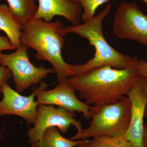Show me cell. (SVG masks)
<instances>
[{
	"label": "cell",
	"instance_id": "18",
	"mask_svg": "<svg viewBox=\"0 0 147 147\" xmlns=\"http://www.w3.org/2000/svg\"><path fill=\"white\" fill-rule=\"evenodd\" d=\"M10 69L3 65H0V97L2 92L1 87L4 84L7 83L12 77Z\"/></svg>",
	"mask_w": 147,
	"mask_h": 147
},
{
	"label": "cell",
	"instance_id": "9",
	"mask_svg": "<svg viewBox=\"0 0 147 147\" xmlns=\"http://www.w3.org/2000/svg\"><path fill=\"white\" fill-rule=\"evenodd\" d=\"M1 88L3 97L0 100V116H18L26 121L28 126L34 125L39 104L35 100L34 92L24 96L11 88L7 82L3 84Z\"/></svg>",
	"mask_w": 147,
	"mask_h": 147
},
{
	"label": "cell",
	"instance_id": "14",
	"mask_svg": "<svg viewBox=\"0 0 147 147\" xmlns=\"http://www.w3.org/2000/svg\"><path fill=\"white\" fill-rule=\"evenodd\" d=\"M11 13L21 25L34 18L38 9L36 0H6Z\"/></svg>",
	"mask_w": 147,
	"mask_h": 147
},
{
	"label": "cell",
	"instance_id": "17",
	"mask_svg": "<svg viewBox=\"0 0 147 147\" xmlns=\"http://www.w3.org/2000/svg\"><path fill=\"white\" fill-rule=\"evenodd\" d=\"M133 68L139 76L147 81V61L143 59L138 60L136 57Z\"/></svg>",
	"mask_w": 147,
	"mask_h": 147
},
{
	"label": "cell",
	"instance_id": "3",
	"mask_svg": "<svg viewBox=\"0 0 147 147\" xmlns=\"http://www.w3.org/2000/svg\"><path fill=\"white\" fill-rule=\"evenodd\" d=\"M63 27L60 21L47 22L33 18L22 26L21 37V44L36 51L34 56L37 59L47 61L53 65L59 83L74 76L71 64L66 63L62 56L64 45V36L61 31Z\"/></svg>",
	"mask_w": 147,
	"mask_h": 147
},
{
	"label": "cell",
	"instance_id": "4",
	"mask_svg": "<svg viewBox=\"0 0 147 147\" xmlns=\"http://www.w3.org/2000/svg\"><path fill=\"white\" fill-rule=\"evenodd\" d=\"M131 103L127 96L117 102L92 107L89 126L77 132L70 139L87 140L98 136L124 137L129 127Z\"/></svg>",
	"mask_w": 147,
	"mask_h": 147
},
{
	"label": "cell",
	"instance_id": "22",
	"mask_svg": "<svg viewBox=\"0 0 147 147\" xmlns=\"http://www.w3.org/2000/svg\"><path fill=\"white\" fill-rule=\"evenodd\" d=\"M88 142L89 140H84V142L77 145L76 147H89Z\"/></svg>",
	"mask_w": 147,
	"mask_h": 147
},
{
	"label": "cell",
	"instance_id": "10",
	"mask_svg": "<svg viewBox=\"0 0 147 147\" xmlns=\"http://www.w3.org/2000/svg\"><path fill=\"white\" fill-rule=\"evenodd\" d=\"M142 80L134 85L126 94L131 103V118L129 127L124 137L135 147H145L143 137L147 94L141 84Z\"/></svg>",
	"mask_w": 147,
	"mask_h": 147
},
{
	"label": "cell",
	"instance_id": "8",
	"mask_svg": "<svg viewBox=\"0 0 147 147\" xmlns=\"http://www.w3.org/2000/svg\"><path fill=\"white\" fill-rule=\"evenodd\" d=\"M47 85L41 83L39 88H35L34 92L39 104L56 105L70 112L82 113L84 118L91 119L92 107L78 99L75 90L67 82L59 83L51 90H46Z\"/></svg>",
	"mask_w": 147,
	"mask_h": 147
},
{
	"label": "cell",
	"instance_id": "12",
	"mask_svg": "<svg viewBox=\"0 0 147 147\" xmlns=\"http://www.w3.org/2000/svg\"><path fill=\"white\" fill-rule=\"evenodd\" d=\"M22 28V25L13 16L8 6L0 4V30L5 33L16 50L21 45Z\"/></svg>",
	"mask_w": 147,
	"mask_h": 147
},
{
	"label": "cell",
	"instance_id": "16",
	"mask_svg": "<svg viewBox=\"0 0 147 147\" xmlns=\"http://www.w3.org/2000/svg\"><path fill=\"white\" fill-rule=\"evenodd\" d=\"M109 1V0H80L79 4L83 9L81 16L83 23L92 19L98 7Z\"/></svg>",
	"mask_w": 147,
	"mask_h": 147
},
{
	"label": "cell",
	"instance_id": "6",
	"mask_svg": "<svg viewBox=\"0 0 147 147\" xmlns=\"http://www.w3.org/2000/svg\"><path fill=\"white\" fill-rule=\"evenodd\" d=\"M113 32L119 38L135 40L147 47V16L135 1L120 4L113 18Z\"/></svg>",
	"mask_w": 147,
	"mask_h": 147
},
{
	"label": "cell",
	"instance_id": "19",
	"mask_svg": "<svg viewBox=\"0 0 147 147\" xmlns=\"http://www.w3.org/2000/svg\"><path fill=\"white\" fill-rule=\"evenodd\" d=\"M7 36L0 35V55L4 50H15Z\"/></svg>",
	"mask_w": 147,
	"mask_h": 147
},
{
	"label": "cell",
	"instance_id": "13",
	"mask_svg": "<svg viewBox=\"0 0 147 147\" xmlns=\"http://www.w3.org/2000/svg\"><path fill=\"white\" fill-rule=\"evenodd\" d=\"M84 140H73L67 139L61 135L56 127L45 129L39 141L32 143L31 147H76Z\"/></svg>",
	"mask_w": 147,
	"mask_h": 147
},
{
	"label": "cell",
	"instance_id": "11",
	"mask_svg": "<svg viewBox=\"0 0 147 147\" xmlns=\"http://www.w3.org/2000/svg\"><path fill=\"white\" fill-rule=\"evenodd\" d=\"M37 11L34 18L51 22L55 16L64 17L72 26L80 24L82 8L80 4L68 0H38Z\"/></svg>",
	"mask_w": 147,
	"mask_h": 147
},
{
	"label": "cell",
	"instance_id": "21",
	"mask_svg": "<svg viewBox=\"0 0 147 147\" xmlns=\"http://www.w3.org/2000/svg\"><path fill=\"white\" fill-rule=\"evenodd\" d=\"M143 144L145 147H147V124L144 125V134L143 137Z\"/></svg>",
	"mask_w": 147,
	"mask_h": 147
},
{
	"label": "cell",
	"instance_id": "20",
	"mask_svg": "<svg viewBox=\"0 0 147 147\" xmlns=\"http://www.w3.org/2000/svg\"><path fill=\"white\" fill-rule=\"evenodd\" d=\"M141 84H142V86L144 89L147 94V81L144 78H142V81H141ZM144 117L145 118H147V102L146 105V109H145Z\"/></svg>",
	"mask_w": 147,
	"mask_h": 147
},
{
	"label": "cell",
	"instance_id": "2",
	"mask_svg": "<svg viewBox=\"0 0 147 147\" xmlns=\"http://www.w3.org/2000/svg\"><path fill=\"white\" fill-rule=\"evenodd\" d=\"M111 7V5L108 4L101 12L90 21L76 26L63 27L61 29L64 36L68 34H75L86 39L94 48V56L86 63L71 64L74 76L103 66H110L118 69L133 68L136 57H131L119 52L112 47L104 37L102 23L110 13Z\"/></svg>",
	"mask_w": 147,
	"mask_h": 147
},
{
	"label": "cell",
	"instance_id": "23",
	"mask_svg": "<svg viewBox=\"0 0 147 147\" xmlns=\"http://www.w3.org/2000/svg\"><path fill=\"white\" fill-rule=\"evenodd\" d=\"M68 1L70 2L75 4H79V1H80V0H68Z\"/></svg>",
	"mask_w": 147,
	"mask_h": 147
},
{
	"label": "cell",
	"instance_id": "1",
	"mask_svg": "<svg viewBox=\"0 0 147 147\" xmlns=\"http://www.w3.org/2000/svg\"><path fill=\"white\" fill-rule=\"evenodd\" d=\"M142 78L134 68L118 69L103 66L66 80L87 105L98 106L122 98Z\"/></svg>",
	"mask_w": 147,
	"mask_h": 147
},
{
	"label": "cell",
	"instance_id": "5",
	"mask_svg": "<svg viewBox=\"0 0 147 147\" xmlns=\"http://www.w3.org/2000/svg\"><path fill=\"white\" fill-rule=\"evenodd\" d=\"M28 47L21 44L16 52L0 55V65L6 67L12 74L16 91L24 92L32 85L39 84L50 74L55 73L53 67H37L30 61L28 54Z\"/></svg>",
	"mask_w": 147,
	"mask_h": 147
},
{
	"label": "cell",
	"instance_id": "15",
	"mask_svg": "<svg viewBox=\"0 0 147 147\" xmlns=\"http://www.w3.org/2000/svg\"><path fill=\"white\" fill-rule=\"evenodd\" d=\"M89 147H135L124 137L98 136L89 140Z\"/></svg>",
	"mask_w": 147,
	"mask_h": 147
},
{
	"label": "cell",
	"instance_id": "24",
	"mask_svg": "<svg viewBox=\"0 0 147 147\" xmlns=\"http://www.w3.org/2000/svg\"><path fill=\"white\" fill-rule=\"evenodd\" d=\"M125 1V0H124ZM144 2L146 3V7H147V0H142Z\"/></svg>",
	"mask_w": 147,
	"mask_h": 147
},
{
	"label": "cell",
	"instance_id": "7",
	"mask_svg": "<svg viewBox=\"0 0 147 147\" xmlns=\"http://www.w3.org/2000/svg\"><path fill=\"white\" fill-rule=\"evenodd\" d=\"M76 117L75 113L62 107L55 108L52 105L38 104L34 126L28 131L29 143L40 141L45 129L52 127H57L63 133L66 134L70 126L73 125L76 127L77 132H80L83 128Z\"/></svg>",
	"mask_w": 147,
	"mask_h": 147
}]
</instances>
